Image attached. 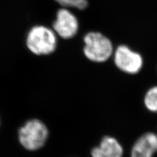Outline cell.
<instances>
[{
	"label": "cell",
	"mask_w": 157,
	"mask_h": 157,
	"mask_svg": "<svg viewBox=\"0 0 157 157\" xmlns=\"http://www.w3.org/2000/svg\"><path fill=\"white\" fill-rule=\"evenodd\" d=\"M113 58L118 70L126 74L134 75L139 73L144 64L143 58L140 54L126 45L118 46L115 49Z\"/></svg>",
	"instance_id": "277c9868"
},
{
	"label": "cell",
	"mask_w": 157,
	"mask_h": 157,
	"mask_svg": "<svg viewBox=\"0 0 157 157\" xmlns=\"http://www.w3.org/2000/svg\"><path fill=\"white\" fill-rule=\"evenodd\" d=\"M144 104L149 111L157 113V86L152 87L147 92L144 98Z\"/></svg>",
	"instance_id": "ba28073f"
},
{
	"label": "cell",
	"mask_w": 157,
	"mask_h": 157,
	"mask_svg": "<svg viewBox=\"0 0 157 157\" xmlns=\"http://www.w3.org/2000/svg\"><path fill=\"white\" fill-rule=\"evenodd\" d=\"M52 28L57 36L69 40L75 37L79 30V21L70 9L61 7L56 11Z\"/></svg>",
	"instance_id": "5b68a950"
},
{
	"label": "cell",
	"mask_w": 157,
	"mask_h": 157,
	"mask_svg": "<svg viewBox=\"0 0 157 157\" xmlns=\"http://www.w3.org/2000/svg\"><path fill=\"white\" fill-rule=\"evenodd\" d=\"M61 7L67 9H75L78 10H85L88 6V0H54Z\"/></svg>",
	"instance_id": "9c48e42d"
},
{
	"label": "cell",
	"mask_w": 157,
	"mask_h": 157,
	"mask_svg": "<svg viewBox=\"0 0 157 157\" xmlns=\"http://www.w3.org/2000/svg\"><path fill=\"white\" fill-rule=\"evenodd\" d=\"M123 147L115 137L104 136L99 145L94 147L91 151L92 157H122Z\"/></svg>",
	"instance_id": "8992f818"
},
{
	"label": "cell",
	"mask_w": 157,
	"mask_h": 157,
	"mask_svg": "<svg viewBox=\"0 0 157 157\" xmlns=\"http://www.w3.org/2000/svg\"><path fill=\"white\" fill-rule=\"evenodd\" d=\"M48 137V130L43 121L33 119L26 122L18 130V141L28 151H36L45 145Z\"/></svg>",
	"instance_id": "3957f363"
},
{
	"label": "cell",
	"mask_w": 157,
	"mask_h": 157,
	"mask_svg": "<svg viewBox=\"0 0 157 157\" xmlns=\"http://www.w3.org/2000/svg\"><path fill=\"white\" fill-rule=\"evenodd\" d=\"M157 151V135L152 132L141 136L131 150L130 157H153Z\"/></svg>",
	"instance_id": "52a82bcc"
},
{
	"label": "cell",
	"mask_w": 157,
	"mask_h": 157,
	"mask_svg": "<svg viewBox=\"0 0 157 157\" xmlns=\"http://www.w3.org/2000/svg\"><path fill=\"white\" fill-rule=\"evenodd\" d=\"M83 54L93 63H105L113 57L114 46L111 39L100 32L91 31L83 37Z\"/></svg>",
	"instance_id": "7a4b0ae2"
},
{
	"label": "cell",
	"mask_w": 157,
	"mask_h": 157,
	"mask_svg": "<svg viewBox=\"0 0 157 157\" xmlns=\"http://www.w3.org/2000/svg\"><path fill=\"white\" fill-rule=\"evenodd\" d=\"M26 45L28 50L34 55L48 56L56 50L58 36L52 28L37 24L29 29Z\"/></svg>",
	"instance_id": "6da1fadb"
}]
</instances>
